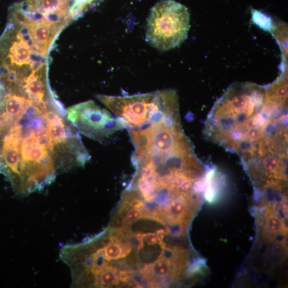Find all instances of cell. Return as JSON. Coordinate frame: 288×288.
I'll return each instance as SVG.
<instances>
[{
    "label": "cell",
    "mask_w": 288,
    "mask_h": 288,
    "mask_svg": "<svg viewBox=\"0 0 288 288\" xmlns=\"http://www.w3.org/2000/svg\"><path fill=\"white\" fill-rule=\"evenodd\" d=\"M90 158L54 92L0 89V174L17 195L43 191Z\"/></svg>",
    "instance_id": "6da1fadb"
},
{
    "label": "cell",
    "mask_w": 288,
    "mask_h": 288,
    "mask_svg": "<svg viewBox=\"0 0 288 288\" xmlns=\"http://www.w3.org/2000/svg\"><path fill=\"white\" fill-rule=\"evenodd\" d=\"M204 133L239 156L254 185L287 178L286 92L252 83L232 85L209 114Z\"/></svg>",
    "instance_id": "7a4b0ae2"
},
{
    "label": "cell",
    "mask_w": 288,
    "mask_h": 288,
    "mask_svg": "<svg viewBox=\"0 0 288 288\" xmlns=\"http://www.w3.org/2000/svg\"><path fill=\"white\" fill-rule=\"evenodd\" d=\"M190 27V14L187 8L173 0H162L149 14L146 41L159 51H170L185 40Z\"/></svg>",
    "instance_id": "3957f363"
},
{
    "label": "cell",
    "mask_w": 288,
    "mask_h": 288,
    "mask_svg": "<svg viewBox=\"0 0 288 288\" xmlns=\"http://www.w3.org/2000/svg\"><path fill=\"white\" fill-rule=\"evenodd\" d=\"M66 112L77 131L94 140H104L125 128L118 118L92 101L69 107Z\"/></svg>",
    "instance_id": "277c9868"
},
{
    "label": "cell",
    "mask_w": 288,
    "mask_h": 288,
    "mask_svg": "<svg viewBox=\"0 0 288 288\" xmlns=\"http://www.w3.org/2000/svg\"><path fill=\"white\" fill-rule=\"evenodd\" d=\"M126 214L124 220L126 224H131L136 222L138 220H140V218L144 217V215H143L142 212L135 207L131 208L130 210H128Z\"/></svg>",
    "instance_id": "5b68a950"
},
{
    "label": "cell",
    "mask_w": 288,
    "mask_h": 288,
    "mask_svg": "<svg viewBox=\"0 0 288 288\" xmlns=\"http://www.w3.org/2000/svg\"><path fill=\"white\" fill-rule=\"evenodd\" d=\"M143 241L147 245H153L158 243L156 235L155 233L148 232L141 235Z\"/></svg>",
    "instance_id": "8992f818"
}]
</instances>
